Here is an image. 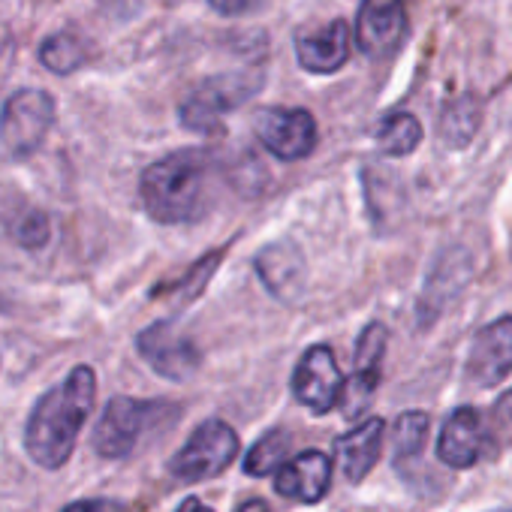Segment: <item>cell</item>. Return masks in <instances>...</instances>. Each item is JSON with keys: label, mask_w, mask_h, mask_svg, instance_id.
Segmentation results:
<instances>
[{"label": "cell", "mask_w": 512, "mask_h": 512, "mask_svg": "<svg viewBox=\"0 0 512 512\" xmlns=\"http://www.w3.org/2000/svg\"><path fill=\"white\" fill-rule=\"evenodd\" d=\"M94 395V368L79 365L34 404L25 425V449L40 467L58 470L67 464L76 449V437L94 410Z\"/></svg>", "instance_id": "6da1fadb"}, {"label": "cell", "mask_w": 512, "mask_h": 512, "mask_svg": "<svg viewBox=\"0 0 512 512\" xmlns=\"http://www.w3.org/2000/svg\"><path fill=\"white\" fill-rule=\"evenodd\" d=\"M211 154L202 148H181L151 163L139 178V196L151 220L163 226L193 223L208 208Z\"/></svg>", "instance_id": "7a4b0ae2"}, {"label": "cell", "mask_w": 512, "mask_h": 512, "mask_svg": "<svg viewBox=\"0 0 512 512\" xmlns=\"http://www.w3.org/2000/svg\"><path fill=\"white\" fill-rule=\"evenodd\" d=\"M263 85L260 73H223L205 79L199 88L187 94L178 115L181 124L199 136H214L223 130V115L238 109L247 97H253Z\"/></svg>", "instance_id": "3957f363"}, {"label": "cell", "mask_w": 512, "mask_h": 512, "mask_svg": "<svg viewBox=\"0 0 512 512\" xmlns=\"http://www.w3.org/2000/svg\"><path fill=\"white\" fill-rule=\"evenodd\" d=\"M55 124V97L43 88L16 91L0 112V148L10 160H28L40 151Z\"/></svg>", "instance_id": "277c9868"}, {"label": "cell", "mask_w": 512, "mask_h": 512, "mask_svg": "<svg viewBox=\"0 0 512 512\" xmlns=\"http://www.w3.org/2000/svg\"><path fill=\"white\" fill-rule=\"evenodd\" d=\"M169 413L172 407L163 401H139V398L118 395L100 413V422L94 425V434H91V446L103 458H124L133 452L139 437L154 422L166 419Z\"/></svg>", "instance_id": "5b68a950"}, {"label": "cell", "mask_w": 512, "mask_h": 512, "mask_svg": "<svg viewBox=\"0 0 512 512\" xmlns=\"http://www.w3.org/2000/svg\"><path fill=\"white\" fill-rule=\"evenodd\" d=\"M238 455V434L223 419H205L169 461L178 482H202L223 473Z\"/></svg>", "instance_id": "8992f818"}, {"label": "cell", "mask_w": 512, "mask_h": 512, "mask_svg": "<svg viewBox=\"0 0 512 512\" xmlns=\"http://www.w3.org/2000/svg\"><path fill=\"white\" fill-rule=\"evenodd\" d=\"M253 133L272 157L284 163L311 157L320 139L314 115L308 109H290V106L260 109L253 118Z\"/></svg>", "instance_id": "52a82bcc"}, {"label": "cell", "mask_w": 512, "mask_h": 512, "mask_svg": "<svg viewBox=\"0 0 512 512\" xmlns=\"http://www.w3.org/2000/svg\"><path fill=\"white\" fill-rule=\"evenodd\" d=\"M136 350L151 365L154 374L175 380V383L190 380L202 362L193 338L172 320H157L148 329H142L136 335Z\"/></svg>", "instance_id": "ba28073f"}, {"label": "cell", "mask_w": 512, "mask_h": 512, "mask_svg": "<svg viewBox=\"0 0 512 512\" xmlns=\"http://www.w3.org/2000/svg\"><path fill=\"white\" fill-rule=\"evenodd\" d=\"M293 395L302 407H308L317 416H326L329 410L338 407L341 389H344V374L338 368V359L332 353V347L326 344H314L305 350V356L299 359L296 371H293Z\"/></svg>", "instance_id": "9c48e42d"}, {"label": "cell", "mask_w": 512, "mask_h": 512, "mask_svg": "<svg viewBox=\"0 0 512 512\" xmlns=\"http://www.w3.org/2000/svg\"><path fill=\"white\" fill-rule=\"evenodd\" d=\"M386 344H389V332L383 323H368L356 341V356H353V377L344 380L341 389V410L347 419H356L365 413V407L371 404L377 386H380V374H383V356H386Z\"/></svg>", "instance_id": "30bf717a"}, {"label": "cell", "mask_w": 512, "mask_h": 512, "mask_svg": "<svg viewBox=\"0 0 512 512\" xmlns=\"http://www.w3.org/2000/svg\"><path fill=\"white\" fill-rule=\"evenodd\" d=\"M410 34L404 0H362L356 16V43L368 58H389Z\"/></svg>", "instance_id": "8fae6325"}, {"label": "cell", "mask_w": 512, "mask_h": 512, "mask_svg": "<svg viewBox=\"0 0 512 512\" xmlns=\"http://www.w3.org/2000/svg\"><path fill=\"white\" fill-rule=\"evenodd\" d=\"M491 449V431L476 407H455L437 437V458L452 470H467Z\"/></svg>", "instance_id": "7c38bea8"}, {"label": "cell", "mask_w": 512, "mask_h": 512, "mask_svg": "<svg viewBox=\"0 0 512 512\" xmlns=\"http://www.w3.org/2000/svg\"><path fill=\"white\" fill-rule=\"evenodd\" d=\"M464 371L467 380L482 389H491L512 374V317H500L473 335Z\"/></svg>", "instance_id": "4fadbf2b"}, {"label": "cell", "mask_w": 512, "mask_h": 512, "mask_svg": "<svg viewBox=\"0 0 512 512\" xmlns=\"http://www.w3.org/2000/svg\"><path fill=\"white\" fill-rule=\"evenodd\" d=\"M350 43H353V31L344 19H335L320 31H299L296 34L299 67L314 76H332L350 61Z\"/></svg>", "instance_id": "5bb4252c"}, {"label": "cell", "mask_w": 512, "mask_h": 512, "mask_svg": "<svg viewBox=\"0 0 512 512\" xmlns=\"http://www.w3.org/2000/svg\"><path fill=\"white\" fill-rule=\"evenodd\" d=\"M332 488V461L320 449L299 452L296 458H287L275 470V491L299 500V503H317Z\"/></svg>", "instance_id": "9a60e30c"}, {"label": "cell", "mask_w": 512, "mask_h": 512, "mask_svg": "<svg viewBox=\"0 0 512 512\" xmlns=\"http://www.w3.org/2000/svg\"><path fill=\"white\" fill-rule=\"evenodd\" d=\"M253 266H256V275H260L263 287L278 299H293L305 287L308 266H305L302 250L293 241H275V244L263 247L256 253Z\"/></svg>", "instance_id": "2e32d148"}, {"label": "cell", "mask_w": 512, "mask_h": 512, "mask_svg": "<svg viewBox=\"0 0 512 512\" xmlns=\"http://www.w3.org/2000/svg\"><path fill=\"white\" fill-rule=\"evenodd\" d=\"M383 434H386V422L380 416H371V419H365L362 425H356L353 431H347L344 437L335 440L341 473L350 482H362L374 470V464L380 458Z\"/></svg>", "instance_id": "e0dca14e"}, {"label": "cell", "mask_w": 512, "mask_h": 512, "mask_svg": "<svg viewBox=\"0 0 512 512\" xmlns=\"http://www.w3.org/2000/svg\"><path fill=\"white\" fill-rule=\"evenodd\" d=\"M479 124H482V103L470 94L458 97V100H449L440 112V142L446 148H467L473 142V136L479 133Z\"/></svg>", "instance_id": "ac0fdd59"}, {"label": "cell", "mask_w": 512, "mask_h": 512, "mask_svg": "<svg viewBox=\"0 0 512 512\" xmlns=\"http://www.w3.org/2000/svg\"><path fill=\"white\" fill-rule=\"evenodd\" d=\"M91 61V46L76 31H58L43 40L40 46V64L52 70L55 76H73Z\"/></svg>", "instance_id": "d6986e66"}, {"label": "cell", "mask_w": 512, "mask_h": 512, "mask_svg": "<svg viewBox=\"0 0 512 512\" xmlns=\"http://www.w3.org/2000/svg\"><path fill=\"white\" fill-rule=\"evenodd\" d=\"M377 148L386 157H407L422 142V124L410 112H392L377 124Z\"/></svg>", "instance_id": "ffe728a7"}, {"label": "cell", "mask_w": 512, "mask_h": 512, "mask_svg": "<svg viewBox=\"0 0 512 512\" xmlns=\"http://www.w3.org/2000/svg\"><path fill=\"white\" fill-rule=\"evenodd\" d=\"M428 428H431V419L428 413L422 410H407L395 419V428H392V449H395V464L407 461V458H416L428 440Z\"/></svg>", "instance_id": "44dd1931"}, {"label": "cell", "mask_w": 512, "mask_h": 512, "mask_svg": "<svg viewBox=\"0 0 512 512\" xmlns=\"http://www.w3.org/2000/svg\"><path fill=\"white\" fill-rule=\"evenodd\" d=\"M287 449H290V437L287 431H269L266 437L256 440L247 455H244V470L250 476H269L275 473L284 461H287Z\"/></svg>", "instance_id": "7402d4cb"}, {"label": "cell", "mask_w": 512, "mask_h": 512, "mask_svg": "<svg viewBox=\"0 0 512 512\" xmlns=\"http://www.w3.org/2000/svg\"><path fill=\"white\" fill-rule=\"evenodd\" d=\"M13 238L25 247V250H43L52 238V223L43 211L37 208H25L13 223H10Z\"/></svg>", "instance_id": "603a6c76"}, {"label": "cell", "mask_w": 512, "mask_h": 512, "mask_svg": "<svg viewBox=\"0 0 512 512\" xmlns=\"http://www.w3.org/2000/svg\"><path fill=\"white\" fill-rule=\"evenodd\" d=\"M488 422V431H491V446H506L512 443V389H506L497 404L491 407V419Z\"/></svg>", "instance_id": "cb8c5ba5"}, {"label": "cell", "mask_w": 512, "mask_h": 512, "mask_svg": "<svg viewBox=\"0 0 512 512\" xmlns=\"http://www.w3.org/2000/svg\"><path fill=\"white\" fill-rule=\"evenodd\" d=\"M217 260H220V253H208L205 260H202L199 266H193V269L187 272V278H184L181 284H175L172 290H178L184 299H196V296H199V290L205 287V281L211 278V272H214Z\"/></svg>", "instance_id": "d4e9b609"}, {"label": "cell", "mask_w": 512, "mask_h": 512, "mask_svg": "<svg viewBox=\"0 0 512 512\" xmlns=\"http://www.w3.org/2000/svg\"><path fill=\"white\" fill-rule=\"evenodd\" d=\"M64 512H127V506L118 500H109V497H88V500L70 503Z\"/></svg>", "instance_id": "484cf974"}, {"label": "cell", "mask_w": 512, "mask_h": 512, "mask_svg": "<svg viewBox=\"0 0 512 512\" xmlns=\"http://www.w3.org/2000/svg\"><path fill=\"white\" fill-rule=\"evenodd\" d=\"M211 10L226 16V19H235V16H244L256 7V0H208Z\"/></svg>", "instance_id": "4316f807"}, {"label": "cell", "mask_w": 512, "mask_h": 512, "mask_svg": "<svg viewBox=\"0 0 512 512\" xmlns=\"http://www.w3.org/2000/svg\"><path fill=\"white\" fill-rule=\"evenodd\" d=\"M175 512H214V509H211V506H205L199 497H187V500H184V503H181Z\"/></svg>", "instance_id": "83f0119b"}, {"label": "cell", "mask_w": 512, "mask_h": 512, "mask_svg": "<svg viewBox=\"0 0 512 512\" xmlns=\"http://www.w3.org/2000/svg\"><path fill=\"white\" fill-rule=\"evenodd\" d=\"M235 512H269V506L263 500H247L244 506H238Z\"/></svg>", "instance_id": "f1b7e54d"}, {"label": "cell", "mask_w": 512, "mask_h": 512, "mask_svg": "<svg viewBox=\"0 0 512 512\" xmlns=\"http://www.w3.org/2000/svg\"><path fill=\"white\" fill-rule=\"evenodd\" d=\"M7 308V302H4V293H0V311H4Z\"/></svg>", "instance_id": "f546056e"}, {"label": "cell", "mask_w": 512, "mask_h": 512, "mask_svg": "<svg viewBox=\"0 0 512 512\" xmlns=\"http://www.w3.org/2000/svg\"><path fill=\"white\" fill-rule=\"evenodd\" d=\"M509 512H512V509H509Z\"/></svg>", "instance_id": "4dcf8cb0"}]
</instances>
